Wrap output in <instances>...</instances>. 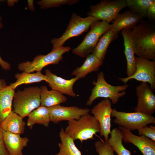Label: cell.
<instances>
[{
  "label": "cell",
  "mask_w": 155,
  "mask_h": 155,
  "mask_svg": "<svg viewBox=\"0 0 155 155\" xmlns=\"http://www.w3.org/2000/svg\"><path fill=\"white\" fill-rule=\"evenodd\" d=\"M154 21L143 20L131 31L135 54L138 57L155 60V25Z\"/></svg>",
  "instance_id": "cell-1"
},
{
  "label": "cell",
  "mask_w": 155,
  "mask_h": 155,
  "mask_svg": "<svg viewBox=\"0 0 155 155\" xmlns=\"http://www.w3.org/2000/svg\"><path fill=\"white\" fill-rule=\"evenodd\" d=\"M64 130L65 133L74 141H84L93 138L97 132L100 133V127L98 120L89 113L81 116L78 120L68 121Z\"/></svg>",
  "instance_id": "cell-2"
},
{
  "label": "cell",
  "mask_w": 155,
  "mask_h": 155,
  "mask_svg": "<svg viewBox=\"0 0 155 155\" xmlns=\"http://www.w3.org/2000/svg\"><path fill=\"white\" fill-rule=\"evenodd\" d=\"M41 105L40 88L32 86L18 90L13 96V111L23 118Z\"/></svg>",
  "instance_id": "cell-3"
},
{
  "label": "cell",
  "mask_w": 155,
  "mask_h": 155,
  "mask_svg": "<svg viewBox=\"0 0 155 155\" xmlns=\"http://www.w3.org/2000/svg\"><path fill=\"white\" fill-rule=\"evenodd\" d=\"M104 77L103 72L98 73L96 81L93 82L94 87L87 102V106L91 105L96 99L100 97L108 98L113 104H115L118 102L119 98L126 94L125 91L128 87V84L112 85L107 82Z\"/></svg>",
  "instance_id": "cell-4"
},
{
  "label": "cell",
  "mask_w": 155,
  "mask_h": 155,
  "mask_svg": "<svg viewBox=\"0 0 155 155\" xmlns=\"http://www.w3.org/2000/svg\"><path fill=\"white\" fill-rule=\"evenodd\" d=\"M97 20L92 16L82 18L75 13H73L68 26L62 35L58 38H53L51 40V43L53 45L51 51L63 47L65 42L69 38L86 32L90 29L91 25Z\"/></svg>",
  "instance_id": "cell-5"
},
{
  "label": "cell",
  "mask_w": 155,
  "mask_h": 155,
  "mask_svg": "<svg viewBox=\"0 0 155 155\" xmlns=\"http://www.w3.org/2000/svg\"><path fill=\"white\" fill-rule=\"evenodd\" d=\"M111 27L107 22L97 20L90 26V30L79 45L72 50L73 54L82 58L92 53L100 37Z\"/></svg>",
  "instance_id": "cell-6"
},
{
  "label": "cell",
  "mask_w": 155,
  "mask_h": 155,
  "mask_svg": "<svg viewBox=\"0 0 155 155\" xmlns=\"http://www.w3.org/2000/svg\"><path fill=\"white\" fill-rule=\"evenodd\" d=\"M71 49L69 46H64L51 51L46 55L40 54L36 56L31 61L23 62L18 64V68L20 71L32 73L41 71L45 66L51 64L57 65L62 60L63 55Z\"/></svg>",
  "instance_id": "cell-7"
},
{
  "label": "cell",
  "mask_w": 155,
  "mask_h": 155,
  "mask_svg": "<svg viewBox=\"0 0 155 155\" xmlns=\"http://www.w3.org/2000/svg\"><path fill=\"white\" fill-rule=\"evenodd\" d=\"M111 117L115 118V123L131 131L148 124H155V118L153 116L138 112H125L113 108Z\"/></svg>",
  "instance_id": "cell-8"
},
{
  "label": "cell",
  "mask_w": 155,
  "mask_h": 155,
  "mask_svg": "<svg viewBox=\"0 0 155 155\" xmlns=\"http://www.w3.org/2000/svg\"><path fill=\"white\" fill-rule=\"evenodd\" d=\"M126 7L125 0H102L95 5L90 6L87 15L109 23Z\"/></svg>",
  "instance_id": "cell-9"
},
{
  "label": "cell",
  "mask_w": 155,
  "mask_h": 155,
  "mask_svg": "<svg viewBox=\"0 0 155 155\" xmlns=\"http://www.w3.org/2000/svg\"><path fill=\"white\" fill-rule=\"evenodd\" d=\"M135 61L136 70L134 74L129 77L119 78V80L125 84L133 79L148 83L154 90L155 89V61L138 57H135Z\"/></svg>",
  "instance_id": "cell-10"
},
{
  "label": "cell",
  "mask_w": 155,
  "mask_h": 155,
  "mask_svg": "<svg viewBox=\"0 0 155 155\" xmlns=\"http://www.w3.org/2000/svg\"><path fill=\"white\" fill-rule=\"evenodd\" d=\"M113 109L111 101L104 98L94 106L91 113L98 121L100 127V135L103 137L105 141L109 140L111 133V115Z\"/></svg>",
  "instance_id": "cell-11"
},
{
  "label": "cell",
  "mask_w": 155,
  "mask_h": 155,
  "mask_svg": "<svg viewBox=\"0 0 155 155\" xmlns=\"http://www.w3.org/2000/svg\"><path fill=\"white\" fill-rule=\"evenodd\" d=\"M137 104L135 112L152 115L155 111V95L153 90L147 83L142 82L136 86Z\"/></svg>",
  "instance_id": "cell-12"
},
{
  "label": "cell",
  "mask_w": 155,
  "mask_h": 155,
  "mask_svg": "<svg viewBox=\"0 0 155 155\" xmlns=\"http://www.w3.org/2000/svg\"><path fill=\"white\" fill-rule=\"evenodd\" d=\"M49 108L50 121L55 124L63 121L78 120L90 112L88 108H81L75 106H65L59 105Z\"/></svg>",
  "instance_id": "cell-13"
},
{
  "label": "cell",
  "mask_w": 155,
  "mask_h": 155,
  "mask_svg": "<svg viewBox=\"0 0 155 155\" xmlns=\"http://www.w3.org/2000/svg\"><path fill=\"white\" fill-rule=\"evenodd\" d=\"M123 134V140L137 147L143 155H155V141L143 135L137 136L127 129L119 126Z\"/></svg>",
  "instance_id": "cell-14"
},
{
  "label": "cell",
  "mask_w": 155,
  "mask_h": 155,
  "mask_svg": "<svg viewBox=\"0 0 155 155\" xmlns=\"http://www.w3.org/2000/svg\"><path fill=\"white\" fill-rule=\"evenodd\" d=\"M49 86L52 89L58 91L62 94L75 97L76 94L73 89V86L79 79L75 77L69 80H66L57 76L47 69L45 70Z\"/></svg>",
  "instance_id": "cell-15"
},
{
  "label": "cell",
  "mask_w": 155,
  "mask_h": 155,
  "mask_svg": "<svg viewBox=\"0 0 155 155\" xmlns=\"http://www.w3.org/2000/svg\"><path fill=\"white\" fill-rule=\"evenodd\" d=\"M4 143L8 155H23L22 150L27 146L29 139L20 135L3 130Z\"/></svg>",
  "instance_id": "cell-16"
},
{
  "label": "cell",
  "mask_w": 155,
  "mask_h": 155,
  "mask_svg": "<svg viewBox=\"0 0 155 155\" xmlns=\"http://www.w3.org/2000/svg\"><path fill=\"white\" fill-rule=\"evenodd\" d=\"M143 18L129 9L119 14L113 21L111 28L118 32L125 28L132 29L143 20Z\"/></svg>",
  "instance_id": "cell-17"
},
{
  "label": "cell",
  "mask_w": 155,
  "mask_h": 155,
  "mask_svg": "<svg viewBox=\"0 0 155 155\" xmlns=\"http://www.w3.org/2000/svg\"><path fill=\"white\" fill-rule=\"evenodd\" d=\"M132 29L125 28L121 30L124 40V53L127 62V77H129L135 73L136 70L135 53L131 36Z\"/></svg>",
  "instance_id": "cell-18"
},
{
  "label": "cell",
  "mask_w": 155,
  "mask_h": 155,
  "mask_svg": "<svg viewBox=\"0 0 155 155\" xmlns=\"http://www.w3.org/2000/svg\"><path fill=\"white\" fill-rule=\"evenodd\" d=\"M23 118L12 111L2 121L0 126L5 131L16 134H23L25 129V122Z\"/></svg>",
  "instance_id": "cell-19"
},
{
  "label": "cell",
  "mask_w": 155,
  "mask_h": 155,
  "mask_svg": "<svg viewBox=\"0 0 155 155\" xmlns=\"http://www.w3.org/2000/svg\"><path fill=\"white\" fill-rule=\"evenodd\" d=\"M103 62L94 54L91 53L86 57L83 64L75 69L71 74L79 79L84 78L88 74L98 71L100 67L102 65Z\"/></svg>",
  "instance_id": "cell-20"
},
{
  "label": "cell",
  "mask_w": 155,
  "mask_h": 155,
  "mask_svg": "<svg viewBox=\"0 0 155 155\" xmlns=\"http://www.w3.org/2000/svg\"><path fill=\"white\" fill-rule=\"evenodd\" d=\"M41 105L50 107L66 102L67 98L61 92L52 89L49 90L46 86L40 88Z\"/></svg>",
  "instance_id": "cell-21"
},
{
  "label": "cell",
  "mask_w": 155,
  "mask_h": 155,
  "mask_svg": "<svg viewBox=\"0 0 155 155\" xmlns=\"http://www.w3.org/2000/svg\"><path fill=\"white\" fill-rule=\"evenodd\" d=\"M118 33L111 28L104 33L100 37L92 53L98 59L103 61L108 46L118 37Z\"/></svg>",
  "instance_id": "cell-22"
},
{
  "label": "cell",
  "mask_w": 155,
  "mask_h": 155,
  "mask_svg": "<svg viewBox=\"0 0 155 155\" xmlns=\"http://www.w3.org/2000/svg\"><path fill=\"white\" fill-rule=\"evenodd\" d=\"M15 92L9 85L0 90V125L12 111Z\"/></svg>",
  "instance_id": "cell-23"
},
{
  "label": "cell",
  "mask_w": 155,
  "mask_h": 155,
  "mask_svg": "<svg viewBox=\"0 0 155 155\" xmlns=\"http://www.w3.org/2000/svg\"><path fill=\"white\" fill-rule=\"evenodd\" d=\"M28 116L27 125L31 129L36 123L48 127L51 121L49 107L41 105L33 111Z\"/></svg>",
  "instance_id": "cell-24"
},
{
  "label": "cell",
  "mask_w": 155,
  "mask_h": 155,
  "mask_svg": "<svg viewBox=\"0 0 155 155\" xmlns=\"http://www.w3.org/2000/svg\"><path fill=\"white\" fill-rule=\"evenodd\" d=\"M59 136L61 141L58 144L60 150L55 155H82L75 144L73 140L65 133L63 128L61 129Z\"/></svg>",
  "instance_id": "cell-25"
},
{
  "label": "cell",
  "mask_w": 155,
  "mask_h": 155,
  "mask_svg": "<svg viewBox=\"0 0 155 155\" xmlns=\"http://www.w3.org/2000/svg\"><path fill=\"white\" fill-rule=\"evenodd\" d=\"M16 81L11 83L9 86L13 89L18 86L23 84H27L33 83L40 82L44 81H47L45 75L42 73L41 71H37L35 73H30L22 71L21 73H17L15 75Z\"/></svg>",
  "instance_id": "cell-26"
},
{
  "label": "cell",
  "mask_w": 155,
  "mask_h": 155,
  "mask_svg": "<svg viewBox=\"0 0 155 155\" xmlns=\"http://www.w3.org/2000/svg\"><path fill=\"white\" fill-rule=\"evenodd\" d=\"M110 135L108 142L117 155H131L130 151L126 148L123 144V135L119 129L114 128Z\"/></svg>",
  "instance_id": "cell-27"
},
{
  "label": "cell",
  "mask_w": 155,
  "mask_h": 155,
  "mask_svg": "<svg viewBox=\"0 0 155 155\" xmlns=\"http://www.w3.org/2000/svg\"><path fill=\"white\" fill-rule=\"evenodd\" d=\"M129 10L143 18L146 17L148 8L154 0H125Z\"/></svg>",
  "instance_id": "cell-28"
},
{
  "label": "cell",
  "mask_w": 155,
  "mask_h": 155,
  "mask_svg": "<svg viewBox=\"0 0 155 155\" xmlns=\"http://www.w3.org/2000/svg\"><path fill=\"white\" fill-rule=\"evenodd\" d=\"M79 0H42L36 2L40 8L45 9L53 7H59L62 5H72L78 3Z\"/></svg>",
  "instance_id": "cell-29"
},
{
  "label": "cell",
  "mask_w": 155,
  "mask_h": 155,
  "mask_svg": "<svg viewBox=\"0 0 155 155\" xmlns=\"http://www.w3.org/2000/svg\"><path fill=\"white\" fill-rule=\"evenodd\" d=\"M94 146L99 155H114V151L108 142L97 141L95 142Z\"/></svg>",
  "instance_id": "cell-30"
},
{
  "label": "cell",
  "mask_w": 155,
  "mask_h": 155,
  "mask_svg": "<svg viewBox=\"0 0 155 155\" xmlns=\"http://www.w3.org/2000/svg\"><path fill=\"white\" fill-rule=\"evenodd\" d=\"M139 136L143 135L155 141V127L147 126L137 129Z\"/></svg>",
  "instance_id": "cell-31"
},
{
  "label": "cell",
  "mask_w": 155,
  "mask_h": 155,
  "mask_svg": "<svg viewBox=\"0 0 155 155\" xmlns=\"http://www.w3.org/2000/svg\"><path fill=\"white\" fill-rule=\"evenodd\" d=\"M146 17L149 20L155 21V0L150 5L148 9Z\"/></svg>",
  "instance_id": "cell-32"
},
{
  "label": "cell",
  "mask_w": 155,
  "mask_h": 155,
  "mask_svg": "<svg viewBox=\"0 0 155 155\" xmlns=\"http://www.w3.org/2000/svg\"><path fill=\"white\" fill-rule=\"evenodd\" d=\"M0 155H8L4 143L3 130L0 126Z\"/></svg>",
  "instance_id": "cell-33"
},
{
  "label": "cell",
  "mask_w": 155,
  "mask_h": 155,
  "mask_svg": "<svg viewBox=\"0 0 155 155\" xmlns=\"http://www.w3.org/2000/svg\"><path fill=\"white\" fill-rule=\"evenodd\" d=\"M3 24L0 21V29L3 27ZM0 65L5 70H10L11 68V65L8 62L3 60L0 56Z\"/></svg>",
  "instance_id": "cell-34"
},
{
  "label": "cell",
  "mask_w": 155,
  "mask_h": 155,
  "mask_svg": "<svg viewBox=\"0 0 155 155\" xmlns=\"http://www.w3.org/2000/svg\"><path fill=\"white\" fill-rule=\"evenodd\" d=\"M28 5L29 9L32 11H34L35 10L33 0H28Z\"/></svg>",
  "instance_id": "cell-35"
},
{
  "label": "cell",
  "mask_w": 155,
  "mask_h": 155,
  "mask_svg": "<svg viewBox=\"0 0 155 155\" xmlns=\"http://www.w3.org/2000/svg\"><path fill=\"white\" fill-rule=\"evenodd\" d=\"M7 86L5 80L4 79H0V90L5 87Z\"/></svg>",
  "instance_id": "cell-36"
},
{
  "label": "cell",
  "mask_w": 155,
  "mask_h": 155,
  "mask_svg": "<svg viewBox=\"0 0 155 155\" xmlns=\"http://www.w3.org/2000/svg\"><path fill=\"white\" fill-rule=\"evenodd\" d=\"M18 0H8L7 1L8 5L10 6H13L14 5L15 3L17 2Z\"/></svg>",
  "instance_id": "cell-37"
},
{
  "label": "cell",
  "mask_w": 155,
  "mask_h": 155,
  "mask_svg": "<svg viewBox=\"0 0 155 155\" xmlns=\"http://www.w3.org/2000/svg\"><path fill=\"white\" fill-rule=\"evenodd\" d=\"M2 20V18L0 16V21H1Z\"/></svg>",
  "instance_id": "cell-38"
}]
</instances>
